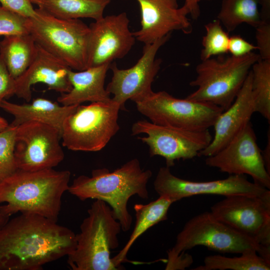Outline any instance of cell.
Wrapping results in <instances>:
<instances>
[{"mask_svg":"<svg viewBox=\"0 0 270 270\" xmlns=\"http://www.w3.org/2000/svg\"><path fill=\"white\" fill-rule=\"evenodd\" d=\"M198 246L222 253L242 254L250 250L270 262V248L263 246L254 239L234 230L218 220L210 212L194 216L178 234L175 244L167 252L166 270L178 260L184 252Z\"/></svg>","mask_w":270,"mask_h":270,"instance_id":"5","label":"cell"},{"mask_svg":"<svg viewBox=\"0 0 270 270\" xmlns=\"http://www.w3.org/2000/svg\"><path fill=\"white\" fill-rule=\"evenodd\" d=\"M136 0L141 14V28L133 33L138 40L150 44L174 30L192 32L188 11L184 6L180 8L178 0Z\"/></svg>","mask_w":270,"mask_h":270,"instance_id":"17","label":"cell"},{"mask_svg":"<svg viewBox=\"0 0 270 270\" xmlns=\"http://www.w3.org/2000/svg\"><path fill=\"white\" fill-rule=\"evenodd\" d=\"M110 0H42L37 5L50 15L60 19L90 18L98 20Z\"/></svg>","mask_w":270,"mask_h":270,"instance_id":"24","label":"cell"},{"mask_svg":"<svg viewBox=\"0 0 270 270\" xmlns=\"http://www.w3.org/2000/svg\"><path fill=\"white\" fill-rule=\"evenodd\" d=\"M152 176L151 170H143L139 160L133 158L112 172L100 168L93 170L90 176H78L70 185L68 192L82 201L91 198L105 202L111 208L122 230L126 232L132 222L128 209V201L134 195L148 198L147 185Z\"/></svg>","mask_w":270,"mask_h":270,"instance_id":"3","label":"cell"},{"mask_svg":"<svg viewBox=\"0 0 270 270\" xmlns=\"http://www.w3.org/2000/svg\"><path fill=\"white\" fill-rule=\"evenodd\" d=\"M154 186L159 196L168 197L174 202L183 198L199 194H216L225 197L238 194L261 196L270 190L248 180L244 175L231 174L222 180L194 182L174 176L166 166L160 168Z\"/></svg>","mask_w":270,"mask_h":270,"instance_id":"13","label":"cell"},{"mask_svg":"<svg viewBox=\"0 0 270 270\" xmlns=\"http://www.w3.org/2000/svg\"><path fill=\"white\" fill-rule=\"evenodd\" d=\"M206 158L208 166L230 175H248L254 182L270 189V174L250 122L219 152Z\"/></svg>","mask_w":270,"mask_h":270,"instance_id":"14","label":"cell"},{"mask_svg":"<svg viewBox=\"0 0 270 270\" xmlns=\"http://www.w3.org/2000/svg\"><path fill=\"white\" fill-rule=\"evenodd\" d=\"M70 176L67 170L18 169L0 182V212L34 214L57 222Z\"/></svg>","mask_w":270,"mask_h":270,"instance_id":"2","label":"cell"},{"mask_svg":"<svg viewBox=\"0 0 270 270\" xmlns=\"http://www.w3.org/2000/svg\"><path fill=\"white\" fill-rule=\"evenodd\" d=\"M121 230L110 206L95 200L76 234L75 248L67 256L70 269L118 270L112 262L110 252L119 246L118 236Z\"/></svg>","mask_w":270,"mask_h":270,"instance_id":"4","label":"cell"},{"mask_svg":"<svg viewBox=\"0 0 270 270\" xmlns=\"http://www.w3.org/2000/svg\"><path fill=\"white\" fill-rule=\"evenodd\" d=\"M258 50V47L245 40L240 36H233L229 38L228 52L236 57L246 55L253 50Z\"/></svg>","mask_w":270,"mask_h":270,"instance_id":"33","label":"cell"},{"mask_svg":"<svg viewBox=\"0 0 270 270\" xmlns=\"http://www.w3.org/2000/svg\"><path fill=\"white\" fill-rule=\"evenodd\" d=\"M16 129L10 124L0 132V182L18 170L14 154Z\"/></svg>","mask_w":270,"mask_h":270,"instance_id":"29","label":"cell"},{"mask_svg":"<svg viewBox=\"0 0 270 270\" xmlns=\"http://www.w3.org/2000/svg\"><path fill=\"white\" fill-rule=\"evenodd\" d=\"M70 69L63 62L37 44L32 62L15 80L14 95L30 102L32 96V86L37 83L44 84L48 90L60 94L68 92L72 88L68 74Z\"/></svg>","mask_w":270,"mask_h":270,"instance_id":"19","label":"cell"},{"mask_svg":"<svg viewBox=\"0 0 270 270\" xmlns=\"http://www.w3.org/2000/svg\"><path fill=\"white\" fill-rule=\"evenodd\" d=\"M9 219L10 217L0 212V228L5 224Z\"/></svg>","mask_w":270,"mask_h":270,"instance_id":"39","label":"cell"},{"mask_svg":"<svg viewBox=\"0 0 270 270\" xmlns=\"http://www.w3.org/2000/svg\"><path fill=\"white\" fill-rule=\"evenodd\" d=\"M61 134L54 127L30 121L16 126L14 158L18 170L53 168L64 158Z\"/></svg>","mask_w":270,"mask_h":270,"instance_id":"12","label":"cell"},{"mask_svg":"<svg viewBox=\"0 0 270 270\" xmlns=\"http://www.w3.org/2000/svg\"><path fill=\"white\" fill-rule=\"evenodd\" d=\"M37 44L30 34L4 36L0 41V56L14 80L32 64Z\"/></svg>","mask_w":270,"mask_h":270,"instance_id":"23","label":"cell"},{"mask_svg":"<svg viewBox=\"0 0 270 270\" xmlns=\"http://www.w3.org/2000/svg\"><path fill=\"white\" fill-rule=\"evenodd\" d=\"M134 102L138 112L154 124L193 130L212 127L224 111L214 104L176 98L164 90L152 92Z\"/></svg>","mask_w":270,"mask_h":270,"instance_id":"9","label":"cell"},{"mask_svg":"<svg viewBox=\"0 0 270 270\" xmlns=\"http://www.w3.org/2000/svg\"><path fill=\"white\" fill-rule=\"evenodd\" d=\"M15 80L0 56V104L4 98L14 95Z\"/></svg>","mask_w":270,"mask_h":270,"instance_id":"34","label":"cell"},{"mask_svg":"<svg viewBox=\"0 0 270 270\" xmlns=\"http://www.w3.org/2000/svg\"><path fill=\"white\" fill-rule=\"evenodd\" d=\"M200 0H185L184 6L189 14L194 20H196L200 16Z\"/></svg>","mask_w":270,"mask_h":270,"instance_id":"35","label":"cell"},{"mask_svg":"<svg viewBox=\"0 0 270 270\" xmlns=\"http://www.w3.org/2000/svg\"><path fill=\"white\" fill-rule=\"evenodd\" d=\"M76 234L57 222L20 213L0 228V270H40L75 248Z\"/></svg>","mask_w":270,"mask_h":270,"instance_id":"1","label":"cell"},{"mask_svg":"<svg viewBox=\"0 0 270 270\" xmlns=\"http://www.w3.org/2000/svg\"><path fill=\"white\" fill-rule=\"evenodd\" d=\"M42 0H30L32 4H38Z\"/></svg>","mask_w":270,"mask_h":270,"instance_id":"40","label":"cell"},{"mask_svg":"<svg viewBox=\"0 0 270 270\" xmlns=\"http://www.w3.org/2000/svg\"><path fill=\"white\" fill-rule=\"evenodd\" d=\"M2 6L26 18H34L36 12L30 0H0Z\"/></svg>","mask_w":270,"mask_h":270,"instance_id":"32","label":"cell"},{"mask_svg":"<svg viewBox=\"0 0 270 270\" xmlns=\"http://www.w3.org/2000/svg\"><path fill=\"white\" fill-rule=\"evenodd\" d=\"M120 105L112 100L78 105L63 122L62 146L74 151L102 150L120 130Z\"/></svg>","mask_w":270,"mask_h":270,"instance_id":"8","label":"cell"},{"mask_svg":"<svg viewBox=\"0 0 270 270\" xmlns=\"http://www.w3.org/2000/svg\"><path fill=\"white\" fill-rule=\"evenodd\" d=\"M240 256L226 257L210 255L204 258V264L193 270H270V262L260 256L254 250H246Z\"/></svg>","mask_w":270,"mask_h":270,"instance_id":"26","label":"cell"},{"mask_svg":"<svg viewBox=\"0 0 270 270\" xmlns=\"http://www.w3.org/2000/svg\"><path fill=\"white\" fill-rule=\"evenodd\" d=\"M204 28L206 33L202 40L201 60L227 54L230 37L220 22L218 20H214L206 24Z\"/></svg>","mask_w":270,"mask_h":270,"instance_id":"28","label":"cell"},{"mask_svg":"<svg viewBox=\"0 0 270 270\" xmlns=\"http://www.w3.org/2000/svg\"><path fill=\"white\" fill-rule=\"evenodd\" d=\"M260 58L258 54L252 52L242 56L220 55L202 60L196 68V78L190 82L197 88L186 98L226 110L234 101L253 64Z\"/></svg>","mask_w":270,"mask_h":270,"instance_id":"6","label":"cell"},{"mask_svg":"<svg viewBox=\"0 0 270 270\" xmlns=\"http://www.w3.org/2000/svg\"><path fill=\"white\" fill-rule=\"evenodd\" d=\"M174 202L170 198L160 196L155 200L147 204H136L134 208L136 213V223L130 238L124 247L112 260L118 270L122 269L121 264L128 261V252L135 241L150 228L165 220L170 206Z\"/></svg>","mask_w":270,"mask_h":270,"instance_id":"22","label":"cell"},{"mask_svg":"<svg viewBox=\"0 0 270 270\" xmlns=\"http://www.w3.org/2000/svg\"><path fill=\"white\" fill-rule=\"evenodd\" d=\"M256 28V46L260 58L270 60V22L262 21Z\"/></svg>","mask_w":270,"mask_h":270,"instance_id":"31","label":"cell"},{"mask_svg":"<svg viewBox=\"0 0 270 270\" xmlns=\"http://www.w3.org/2000/svg\"><path fill=\"white\" fill-rule=\"evenodd\" d=\"M26 26L36 43L72 70L88 68L90 28L79 19L56 18L40 8Z\"/></svg>","mask_w":270,"mask_h":270,"instance_id":"7","label":"cell"},{"mask_svg":"<svg viewBox=\"0 0 270 270\" xmlns=\"http://www.w3.org/2000/svg\"></svg>","mask_w":270,"mask_h":270,"instance_id":"41","label":"cell"},{"mask_svg":"<svg viewBox=\"0 0 270 270\" xmlns=\"http://www.w3.org/2000/svg\"><path fill=\"white\" fill-rule=\"evenodd\" d=\"M258 0H222L218 20L227 32L246 23L256 28L262 22Z\"/></svg>","mask_w":270,"mask_h":270,"instance_id":"25","label":"cell"},{"mask_svg":"<svg viewBox=\"0 0 270 270\" xmlns=\"http://www.w3.org/2000/svg\"><path fill=\"white\" fill-rule=\"evenodd\" d=\"M111 64L90 67L78 72L70 69L68 74L72 88L69 92L60 94L58 98V102L63 106H72L86 102H110L112 98L104 88V81Z\"/></svg>","mask_w":270,"mask_h":270,"instance_id":"20","label":"cell"},{"mask_svg":"<svg viewBox=\"0 0 270 270\" xmlns=\"http://www.w3.org/2000/svg\"><path fill=\"white\" fill-rule=\"evenodd\" d=\"M169 34L150 44H144L142 54L137 62L127 69L118 68L111 64L112 72L106 90L113 95L112 100L126 110L125 104L130 100L135 102L151 94L152 84L158 72L162 60L156 56L160 48L170 38Z\"/></svg>","mask_w":270,"mask_h":270,"instance_id":"15","label":"cell"},{"mask_svg":"<svg viewBox=\"0 0 270 270\" xmlns=\"http://www.w3.org/2000/svg\"><path fill=\"white\" fill-rule=\"evenodd\" d=\"M132 134H144L138 138L147 144L150 156H160L168 168L176 160H190L210 143L212 136L208 130H193L154 124L146 120H138L132 127Z\"/></svg>","mask_w":270,"mask_h":270,"instance_id":"10","label":"cell"},{"mask_svg":"<svg viewBox=\"0 0 270 270\" xmlns=\"http://www.w3.org/2000/svg\"><path fill=\"white\" fill-rule=\"evenodd\" d=\"M261 6L260 12L262 21L270 22V0H258Z\"/></svg>","mask_w":270,"mask_h":270,"instance_id":"37","label":"cell"},{"mask_svg":"<svg viewBox=\"0 0 270 270\" xmlns=\"http://www.w3.org/2000/svg\"><path fill=\"white\" fill-rule=\"evenodd\" d=\"M27 18L0 6V36L30 34L26 26Z\"/></svg>","mask_w":270,"mask_h":270,"instance_id":"30","label":"cell"},{"mask_svg":"<svg viewBox=\"0 0 270 270\" xmlns=\"http://www.w3.org/2000/svg\"><path fill=\"white\" fill-rule=\"evenodd\" d=\"M220 221L270 248V190L261 196H226L210 208Z\"/></svg>","mask_w":270,"mask_h":270,"instance_id":"11","label":"cell"},{"mask_svg":"<svg viewBox=\"0 0 270 270\" xmlns=\"http://www.w3.org/2000/svg\"><path fill=\"white\" fill-rule=\"evenodd\" d=\"M255 112L270 122V60L260 59L251 68Z\"/></svg>","mask_w":270,"mask_h":270,"instance_id":"27","label":"cell"},{"mask_svg":"<svg viewBox=\"0 0 270 270\" xmlns=\"http://www.w3.org/2000/svg\"><path fill=\"white\" fill-rule=\"evenodd\" d=\"M80 104L60 106L58 102L38 98L30 103L22 104L3 100L0 108L11 114L14 120L10 124L17 126L30 121L42 122L52 126L60 133L65 118Z\"/></svg>","mask_w":270,"mask_h":270,"instance_id":"21","label":"cell"},{"mask_svg":"<svg viewBox=\"0 0 270 270\" xmlns=\"http://www.w3.org/2000/svg\"><path fill=\"white\" fill-rule=\"evenodd\" d=\"M10 124L4 118L0 116V132L8 128Z\"/></svg>","mask_w":270,"mask_h":270,"instance_id":"38","label":"cell"},{"mask_svg":"<svg viewBox=\"0 0 270 270\" xmlns=\"http://www.w3.org/2000/svg\"><path fill=\"white\" fill-rule=\"evenodd\" d=\"M251 70L232 104L218 116L213 127L214 135L209 145L198 156H212L225 146L248 123L255 112L252 92Z\"/></svg>","mask_w":270,"mask_h":270,"instance_id":"18","label":"cell"},{"mask_svg":"<svg viewBox=\"0 0 270 270\" xmlns=\"http://www.w3.org/2000/svg\"><path fill=\"white\" fill-rule=\"evenodd\" d=\"M268 128L267 134V142L264 150H262V156L265 167L270 174V132Z\"/></svg>","mask_w":270,"mask_h":270,"instance_id":"36","label":"cell"},{"mask_svg":"<svg viewBox=\"0 0 270 270\" xmlns=\"http://www.w3.org/2000/svg\"><path fill=\"white\" fill-rule=\"evenodd\" d=\"M129 22L123 12L104 16L90 25L88 68L112 63L128 54L136 40Z\"/></svg>","mask_w":270,"mask_h":270,"instance_id":"16","label":"cell"}]
</instances>
